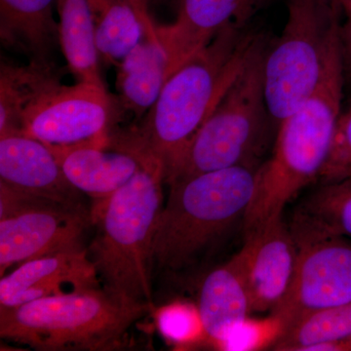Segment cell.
Segmentation results:
<instances>
[{
    "label": "cell",
    "mask_w": 351,
    "mask_h": 351,
    "mask_svg": "<svg viewBox=\"0 0 351 351\" xmlns=\"http://www.w3.org/2000/svg\"><path fill=\"white\" fill-rule=\"evenodd\" d=\"M0 184L36 197L84 206L50 147L21 132L0 136Z\"/></svg>",
    "instance_id": "obj_14"
},
{
    "label": "cell",
    "mask_w": 351,
    "mask_h": 351,
    "mask_svg": "<svg viewBox=\"0 0 351 351\" xmlns=\"http://www.w3.org/2000/svg\"><path fill=\"white\" fill-rule=\"evenodd\" d=\"M338 15L328 31L322 73L315 91L278 124L274 152L257 168L245 233L283 216L302 189L319 179L341 114L343 66Z\"/></svg>",
    "instance_id": "obj_2"
},
{
    "label": "cell",
    "mask_w": 351,
    "mask_h": 351,
    "mask_svg": "<svg viewBox=\"0 0 351 351\" xmlns=\"http://www.w3.org/2000/svg\"><path fill=\"white\" fill-rule=\"evenodd\" d=\"M152 308L100 286L0 309V337L36 350H114Z\"/></svg>",
    "instance_id": "obj_5"
},
{
    "label": "cell",
    "mask_w": 351,
    "mask_h": 351,
    "mask_svg": "<svg viewBox=\"0 0 351 351\" xmlns=\"http://www.w3.org/2000/svg\"><path fill=\"white\" fill-rule=\"evenodd\" d=\"M257 168L240 165L171 182L154 228V263L178 272L191 269L233 225L243 221Z\"/></svg>",
    "instance_id": "obj_4"
},
{
    "label": "cell",
    "mask_w": 351,
    "mask_h": 351,
    "mask_svg": "<svg viewBox=\"0 0 351 351\" xmlns=\"http://www.w3.org/2000/svg\"><path fill=\"white\" fill-rule=\"evenodd\" d=\"M138 154L142 165L130 181L94 203L90 212L97 232L87 252L106 290L152 304V244L165 169L156 157Z\"/></svg>",
    "instance_id": "obj_3"
},
{
    "label": "cell",
    "mask_w": 351,
    "mask_h": 351,
    "mask_svg": "<svg viewBox=\"0 0 351 351\" xmlns=\"http://www.w3.org/2000/svg\"><path fill=\"white\" fill-rule=\"evenodd\" d=\"M149 0H131L132 4L137 11L141 22L144 25L145 36L154 39V40H159L156 32L157 25L152 22L151 15H149ZM154 1L160 3V2L171 1V0H154Z\"/></svg>",
    "instance_id": "obj_27"
},
{
    "label": "cell",
    "mask_w": 351,
    "mask_h": 351,
    "mask_svg": "<svg viewBox=\"0 0 351 351\" xmlns=\"http://www.w3.org/2000/svg\"><path fill=\"white\" fill-rule=\"evenodd\" d=\"M290 228L298 249L294 276L271 311L286 330L309 314L351 302V239Z\"/></svg>",
    "instance_id": "obj_9"
},
{
    "label": "cell",
    "mask_w": 351,
    "mask_h": 351,
    "mask_svg": "<svg viewBox=\"0 0 351 351\" xmlns=\"http://www.w3.org/2000/svg\"><path fill=\"white\" fill-rule=\"evenodd\" d=\"M55 8L57 0H0L2 43L23 51L34 63H50L60 43Z\"/></svg>",
    "instance_id": "obj_17"
},
{
    "label": "cell",
    "mask_w": 351,
    "mask_h": 351,
    "mask_svg": "<svg viewBox=\"0 0 351 351\" xmlns=\"http://www.w3.org/2000/svg\"><path fill=\"white\" fill-rule=\"evenodd\" d=\"M92 223L84 206L36 197L0 184V276L16 265L82 249Z\"/></svg>",
    "instance_id": "obj_8"
},
{
    "label": "cell",
    "mask_w": 351,
    "mask_h": 351,
    "mask_svg": "<svg viewBox=\"0 0 351 351\" xmlns=\"http://www.w3.org/2000/svg\"><path fill=\"white\" fill-rule=\"evenodd\" d=\"M262 43L196 132L166 184L240 165H253L270 119Z\"/></svg>",
    "instance_id": "obj_6"
},
{
    "label": "cell",
    "mask_w": 351,
    "mask_h": 351,
    "mask_svg": "<svg viewBox=\"0 0 351 351\" xmlns=\"http://www.w3.org/2000/svg\"><path fill=\"white\" fill-rule=\"evenodd\" d=\"M157 327L161 335L176 346H191L208 339L197 304L176 301L157 311Z\"/></svg>",
    "instance_id": "obj_24"
},
{
    "label": "cell",
    "mask_w": 351,
    "mask_h": 351,
    "mask_svg": "<svg viewBox=\"0 0 351 351\" xmlns=\"http://www.w3.org/2000/svg\"><path fill=\"white\" fill-rule=\"evenodd\" d=\"M348 178H351V107L339 117L329 156L319 176L322 184Z\"/></svg>",
    "instance_id": "obj_26"
},
{
    "label": "cell",
    "mask_w": 351,
    "mask_h": 351,
    "mask_svg": "<svg viewBox=\"0 0 351 351\" xmlns=\"http://www.w3.org/2000/svg\"><path fill=\"white\" fill-rule=\"evenodd\" d=\"M68 181L94 203L107 199L130 181L142 165L138 154L124 149L107 151L101 141L69 145H47Z\"/></svg>",
    "instance_id": "obj_15"
},
{
    "label": "cell",
    "mask_w": 351,
    "mask_h": 351,
    "mask_svg": "<svg viewBox=\"0 0 351 351\" xmlns=\"http://www.w3.org/2000/svg\"><path fill=\"white\" fill-rule=\"evenodd\" d=\"M100 286L87 249L59 252L21 263L1 276L0 309Z\"/></svg>",
    "instance_id": "obj_13"
},
{
    "label": "cell",
    "mask_w": 351,
    "mask_h": 351,
    "mask_svg": "<svg viewBox=\"0 0 351 351\" xmlns=\"http://www.w3.org/2000/svg\"><path fill=\"white\" fill-rule=\"evenodd\" d=\"M285 331V323L276 314L262 319L248 316L233 328L219 350L255 351L272 348Z\"/></svg>",
    "instance_id": "obj_25"
},
{
    "label": "cell",
    "mask_w": 351,
    "mask_h": 351,
    "mask_svg": "<svg viewBox=\"0 0 351 351\" xmlns=\"http://www.w3.org/2000/svg\"><path fill=\"white\" fill-rule=\"evenodd\" d=\"M351 339V302L309 314L284 332L272 348L278 351H306L318 343Z\"/></svg>",
    "instance_id": "obj_23"
},
{
    "label": "cell",
    "mask_w": 351,
    "mask_h": 351,
    "mask_svg": "<svg viewBox=\"0 0 351 351\" xmlns=\"http://www.w3.org/2000/svg\"><path fill=\"white\" fill-rule=\"evenodd\" d=\"M95 43L101 63L119 66L145 36V29L131 0H88Z\"/></svg>",
    "instance_id": "obj_20"
},
{
    "label": "cell",
    "mask_w": 351,
    "mask_h": 351,
    "mask_svg": "<svg viewBox=\"0 0 351 351\" xmlns=\"http://www.w3.org/2000/svg\"><path fill=\"white\" fill-rule=\"evenodd\" d=\"M52 64H2L0 68V136L21 132V119L41 95L60 84Z\"/></svg>",
    "instance_id": "obj_21"
},
{
    "label": "cell",
    "mask_w": 351,
    "mask_h": 351,
    "mask_svg": "<svg viewBox=\"0 0 351 351\" xmlns=\"http://www.w3.org/2000/svg\"><path fill=\"white\" fill-rule=\"evenodd\" d=\"M241 29L219 32L178 69L147 114L126 133L110 137V145L156 157L167 182L191 138L262 43Z\"/></svg>",
    "instance_id": "obj_1"
},
{
    "label": "cell",
    "mask_w": 351,
    "mask_h": 351,
    "mask_svg": "<svg viewBox=\"0 0 351 351\" xmlns=\"http://www.w3.org/2000/svg\"><path fill=\"white\" fill-rule=\"evenodd\" d=\"M341 51L345 73L351 76V15L346 16V23L341 27Z\"/></svg>",
    "instance_id": "obj_28"
},
{
    "label": "cell",
    "mask_w": 351,
    "mask_h": 351,
    "mask_svg": "<svg viewBox=\"0 0 351 351\" xmlns=\"http://www.w3.org/2000/svg\"><path fill=\"white\" fill-rule=\"evenodd\" d=\"M112 103L106 87L90 82L62 83L25 110L21 133L46 145L108 143Z\"/></svg>",
    "instance_id": "obj_10"
},
{
    "label": "cell",
    "mask_w": 351,
    "mask_h": 351,
    "mask_svg": "<svg viewBox=\"0 0 351 351\" xmlns=\"http://www.w3.org/2000/svg\"><path fill=\"white\" fill-rule=\"evenodd\" d=\"M59 44L69 71L80 82L105 87L88 0H57Z\"/></svg>",
    "instance_id": "obj_19"
},
{
    "label": "cell",
    "mask_w": 351,
    "mask_h": 351,
    "mask_svg": "<svg viewBox=\"0 0 351 351\" xmlns=\"http://www.w3.org/2000/svg\"><path fill=\"white\" fill-rule=\"evenodd\" d=\"M167 54L160 41L144 36L117 66L120 106L140 121L156 103L167 73Z\"/></svg>",
    "instance_id": "obj_18"
},
{
    "label": "cell",
    "mask_w": 351,
    "mask_h": 351,
    "mask_svg": "<svg viewBox=\"0 0 351 351\" xmlns=\"http://www.w3.org/2000/svg\"><path fill=\"white\" fill-rule=\"evenodd\" d=\"M250 293L252 313L272 311L287 294L297 263L298 249L283 216L245 233L239 252Z\"/></svg>",
    "instance_id": "obj_11"
},
{
    "label": "cell",
    "mask_w": 351,
    "mask_h": 351,
    "mask_svg": "<svg viewBox=\"0 0 351 351\" xmlns=\"http://www.w3.org/2000/svg\"><path fill=\"white\" fill-rule=\"evenodd\" d=\"M267 1L180 0L175 22L156 27L157 36L167 54L166 80L206 47L219 32L228 29H242Z\"/></svg>",
    "instance_id": "obj_12"
},
{
    "label": "cell",
    "mask_w": 351,
    "mask_h": 351,
    "mask_svg": "<svg viewBox=\"0 0 351 351\" xmlns=\"http://www.w3.org/2000/svg\"><path fill=\"white\" fill-rule=\"evenodd\" d=\"M197 306L208 341L219 350L233 328L252 313L250 293L239 253L205 276Z\"/></svg>",
    "instance_id": "obj_16"
},
{
    "label": "cell",
    "mask_w": 351,
    "mask_h": 351,
    "mask_svg": "<svg viewBox=\"0 0 351 351\" xmlns=\"http://www.w3.org/2000/svg\"><path fill=\"white\" fill-rule=\"evenodd\" d=\"M290 226L351 239V178L322 184L298 208Z\"/></svg>",
    "instance_id": "obj_22"
},
{
    "label": "cell",
    "mask_w": 351,
    "mask_h": 351,
    "mask_svg": "<svg viewBox=\"0 0 351 351\" xmlns=\"http://www.w3.org/2000/svg\"><path fill=\"white\" fill-rule=\"evenodd\" d=\"M336 8L329 0H288L280 38L263 59L265 101L277 125L315 91Z\"/></svg>",
    "instance_id": "obj_7"
},
{
    "label": "cell",
    "mask_w": 351,
    "mask_h": 351,
    "mask_svg": "<svg viewBox=\"0 0 351 351\" xmlns=\"http://www.w3.org/2000/svg\"><path fill=\"white\" fill-rule=\"evenodd\" d=\"M337 2L343 7L346 15H351V0H336Z\"/></svg>",
    "instance_id": "obj_29"
}]
</instances>
